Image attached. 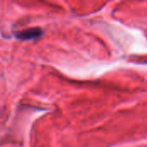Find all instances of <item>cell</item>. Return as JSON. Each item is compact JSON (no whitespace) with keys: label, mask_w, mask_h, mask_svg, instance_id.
Wrapping results in <instances>:
<instances>
[{"label":"cell","mask_w":147,"mask_h":147,"mask_svg":"<svg viewBox=\"0 0 147 147\" xmlns=\"http://www.w3.org/2000/svg\"><path fill=\"white\" fill-rule=\"evenodd\" d=\"M44 31L40 28H29L23 30H19L14 32V36L17 40H34L41 37Z\"/></svg>","instance_id":"cell-1"}]
</instances>
